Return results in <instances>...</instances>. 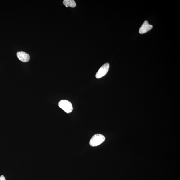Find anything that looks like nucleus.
Here are the masks:
<instances>
[{
    "label": "nucleus",
    "instance_id": "f257e3e1",
    "mask_svg": "<svg viewBox=\"0 0 180 180\" xmlns=\"http://www.w3.org/2000/svg\"><path fill=\"white\" fill-rule=\"evenodd\" d=\"M105 140V137L101 134H96L93 136L91 138L90 144L92 147H96L102 144Z\"/></svg>",
    "mask_w": 180,
    "mask_h": 180
},
{
    "label": "nucleus",
    "instance_id": "f03ea898",
    "mask_svg": "<svg viewBox=\"0 0 180 180\" xmlns=\"http://www.w3.org/2000/svg\"><path fill=\"white\" fill-rule=\"evenodd\" d=\"M58 106L68 114L71 112L73 110L72 103L67 100H60L58 103Z\"/></svg>",
    "mask_w": 180,
    "mask_h": 180
},
{
    "label": "nucleus",
    "instance_id": "7ed1b4c3",
    "mask_svg": "<svg viewBox=\"0 0 180 180\" xmlns=\"http://www.w3.org/2000/svg\"><path fill=\"white\" fill-rule=\"evenodd\" d=\"M109 67L110 64L108 63L103 65L97 72L96 75V78L99 79L106 75L108 72Z\"/></svg>",
    "mask_w": 180,
    "mask_h": 180
},
{
    "label": "nucleus",
    "instance_id": "20e7f679",
    "mask_svg": "<svg viewBox=\"0 0 180 180\" xmlns=\"http://www.w3.org/2000/svg\"><path fill=\"white\" fill-rule=\"evenodd\" d=\"M153 27V25H149L148 21H145L139 29V33L141 34L147 33L152 29Z\"/></svg>",
    "mask_w": 180,
    "mask_h": 180
},
{
    "label": "nucleus",
    "instance_id": "39448f33",
    "mask_svg": "<svg viewBox=\"0 0 180 180\" xmlns=\"http://www.w3.org/2000/svg\"><path fill=\"white\" fill-rule=\"evenodd\" d=\"M17 57L21 61L26 62L29 61L30 56L29 54L23 52H19L17 53Z\"/></svg>",
    "mask_w": 180,
    "mask_h": 180
},
{
    "label": "nucleus",
    "instance_id": "423d86ee",
    "mask_svg": "<svg viewBox=\"0 0 180 180\" xmlns=\"http://www.w3.org/2000/svg\"><path fill=\"white\" fill-rule=\"evenodd\" d=\"M63 4L67 7H69L74 8L76 5V2L74 0H64Z\"/></svg>",
    "mask_w": 180,
    "mask_h": 180
},
{
    "label": "nucleus",
    "instance_id": "0eeeda50",
    "mask_svg": "<svg viewBox=\"0 0 180 180\" xmlns=\"http://www.w3.org/2000/svg\"><path fill=\"white\" fill-rule=\"evenodd\" d=\"M0 180H6L5 177L3 175H2L0 177Z\"/></svg>",
    "mask_w": 180,
    "mask_h": 180
}]
</instances>
